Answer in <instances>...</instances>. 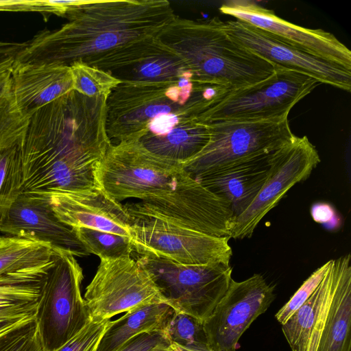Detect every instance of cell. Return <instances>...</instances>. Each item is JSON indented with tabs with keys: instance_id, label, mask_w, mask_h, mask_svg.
I'll list each match as a JSON object with an SVG mask.
<instances>
[{
	"instance_id": "obj_1",
	"label": "cell",
	"mask_w": 351,
	"mask_h": 351,
	"mask_svg": "<svg viewBox=\"0 0 351 351\" xmlns=\"http://www.w3.org/2000/svg\"><path fill=\"white\" fill-rule=\"evenodd\" d=\"M99 187L125 204L133 217L148 216L208 234L229 237L230 204L204 187L182 162L148 150L138 141L110 147L96 171ZM230 238V237H229Z\"/></svg>"
},
{
	"instance_id": "obj_2",
	"label": "cell",
	"mask_w": 351,
	"mask_h": 351,
	"mask_svg": "<svg viewBox=\"0 0 351 351\" xmlns=\"http://www.w3.org/2000/svg\"><path fill=\"white\" fill-rule=\"evenodd\" d=\"M106 98L73 90L31 116L20 147L23 193L99 187L96 171L112 145Z\"/></svg>"
},
{
	"instance_id": "obj_3",
	"label": "cell",
	"mask_w": 351,
	"mask_h": 351,
	"mask_svg": "<svg viewBox=\"0 0 351 351\" xmlns=\"http://www.w3.org/2000/svg\"><path fill=\"white\" fill-rule=\"evenodd\" d=\"M176 15L166 0L87 1L69 10L59 29H43L19 53L16 62L70 66L128 43L157 36Z\"/></svg>"
},
{
	"instance_id": "obj_4",
	"label": "cell",
	"mask_w": 351,
	"mask_h": 351,
	"mask_svg": "<svg viewBox=\"0 0 351 351\" xmlns=\"http://www.w3.org/2000/svg\"><path fill=\"white\" fill-rule=\"evenodd\" d=\"M158 38L181 57L198 88H239L267 79L274 70L272 64L232 40L218 17L176 16Z\"/></svg>"
},
{
	"instance_id": "obj_5",
	"label": "cell",
	"mask_w": 351,
	"mask_h": 351,
	"mask_svg": "<svg viewBox=\"0 0 351 351\" xmlns=\"http://www.w3.org/2000/svg\"><path fill=\"white\" fill-rule=\"evenodd\" d=\"M267 79L234 89H218L208 99L195 101L192 113L208 124L288 117L292 108L319 84L304 74L274 65Z\"/></svg>"
},
{
	"instance_id": "obj_6",
	"label": "cell",
	"mask_w": 351,
	"mask_h": 351,
	"mask_svg": "<svg viewBox=\"0 0 351 351\" xmlns=\"http://www.w3.org/2000/svg\"><path fill=\"white\" fill-rule=\"evenodd\" d=\"M83 279V269L76 256L57 249L36 314L43 351H57L90 321L81 292Z\"/></svg>"
},
{
	"instance_id": "obj_7",
	"label": "cell",
	"mask_w": 351,
	"mask_h": 351,
	"mask_svg": "<svg viewBox=\"0 0 351 351\" xmlns=\"http://www.w3.org/2000/svg\"><path fill=\"white\" fill-rule=\"evenodd\" d=\"M210 138L194 157L182 162L193 177L272 154L294 136L288 117L208 123Z\"/></svg>"
},
{
	"instance_id": "obj_8",
	"label": "cell",
	"mask_w": 351,
	"mask_h": 351,
	"mask_svg": "<svg viewBox=\"0 0 351 351\" xmlns=\"http://www.w3.org/2000/svg\"><path fill=\"white\" fill-rule=\"evenodd\" d=\"M152 275L174 311L204 322L226 293L232 278L230 265H182L164 259L137 258Z\"/></svg>"
},
{
	"instance_id": "obj_9",
	"label": "cell",
	"mask_w": 351,
	"mask_h": 351,
	"mask_svg": "<svg viewBox=\"0 0 351 351\" xmlns=\"http://www.w3.org/2000/svg\"><path fill=\"white\" fill-rule=\"evenodd\" d=\"M84 299L92 319H110L121 313L166 303L152 275L131 256L101 258Z\"/></svg>"
},
{
	"instance_id": "obj_10",
	"label": "cell",
	"mask_w": 351,
	"mask_h": 351,
	"mask_svg": "<svg viewBox=\"0 0 351 351\" xmlns=\"http://www.w3.org/2000/svg\"><path fill=\"white\" fill-rule=\"evenodd\" d=\"M133 218L130 241L133 251L140 256L182 265L230 264L232 250L229 237L208 234L154 217Z\"/></svg>"
},
{
	"instance_id": "obj_11",
	"label": "cell",
	"mask_w": 351,
	"mask_h": 351,
	"mask_svg": "<svg viewBox=\"0 0 351 351\" xmlns=\"http://www.w3.org/2000/svg\"><path fill=\"white\" fill-rule=\"evenodd\" d=\"M319 162L317 150L306 136L294 135L274 152L261 189L250 206L232 219L230 239L251 237L261 219L293 186L306 180Z\"/></svg>"
},
{
	"instance_id": "obj_12",
	"label": "cell",
	"mask_w": 351,
	"mask_h": 351,
	"mask_svg": "<svg viewBox=\"0 0 351 351\" xmlns=\"http://www.w3.org/2000/svg\"><path fill=\"white\" fill-rule=\"evenodd\" d=\"M274 290L259 274L239 282L232 279L226 293L203 322L208 348L237 351L240 337L274 300Z\"/></svg>"
},
{
	"instance_id": "obj_13",
	"label": "cell",
	"mask_w": 351,
	"mask_h": 351,
	"mask_svg": "<svg viewBox=\"0 0 351 351\" xmlns=\"http://www.w3.org/2000/svg\"><path fill=\"white\" fill-rule=\"evenodd\" d=\"M172 84L121 82L106 98V128L110 139L139 141L156 116L175 112L182 106L165 95Z\"/></svg>"
},
{
	"instance_id": "obj_14",
	"label": "cell",
	"mask_w": 351,
	"mask_h": 351,
	"mask_svg": "<svg viewBox=\"0 0 351 351\" xmlns=\"http://www.w3.org/2000/svg\"><path fill=\"white\" fill-rule=\"evenodd\" d=\"M234 41L273 65L282 66L346 91L351 89V70L297 49L267 32L238 19L224 22Z\"/></svg>"
},
{
	"instance_id": "obj_15",
	"label": "cell",
	"mask_w": 351,
	"mask_h": 351,
	"mask_svg": "<svg viewBox=\"0 0 351 351\" xmlns=\"http://www.w3.org/2000/svg\"><path fill=\"white\" fill-rule=\"evenodd\" d=\"M219 10L297 49L351 70L350 50L330 32L294 25L251 1H230L223 3Z\"/></svg>"
},
{
	"instance_id": "obj_16",
	"label": "cell",
	"mask_w": 351,
	"mask_h": 351,
	"mask_svg": "<svg viewBox=\"0 0 351 351\" xmlns=\"http://www.w3.org/2000/svg\"><path fill=\"white\" fill-rule=\"evenodd\" d=\"M87 64L121 82L177 84L188 71L181 57L157 36L134 41L90 60Z\"/></svg>"
},
{
	"instance_id": "obj_17",
	"label": "cell",
	"mask_w": 351,
	"mask_h": 351,
	"mask_svg": "<svg viewBox=\"0 0 351 351\" xmlns=\"http://www.w3.org/2000/svg\"><path fill=\"white\" fill-rule=\"evenodd\" d=\"M35 193L47 196L55 215L71 229L87 228L132 237L134 219L125 205L110 197L100 187Z\"/></svg>"
},
{
	"instance_id": "obj_18",
	"label": "cell",
	"mask_w": 351,
	"mask_h": 351,
	"mask_svg": "<svg viewBox=\"0 0 351 351\" xmlns=\"http://www.w3.org/2000/svg\"><path fill=\"white\" fill-rule=\"evenodd\" d=\"M0 232L43 241L76 257L90 255L73 230L57 218L47 197L41 193H21L0 221Z\"/></svg>"
},
{
	"instance_id": "obj_19",
	"label": "cell",
	"mask_w": 351,
	"mask_h": 351,
	"mask_svg": "<svg viewBox=\"0 0 351 351\" xmlns=\"http://www.w3.org/2000/svg\"><path fill=\"white\" fill-rule=\"evenodd\" d=\"M14 98L26 117L73 90L70 66L25 64L15 61L11 69Z\"/></svg>"
},
{
	"instance_id": "obj_20",
	"label": "cell",
	"mask_w": 351,
	"mask_h": 351,
	"mask_svg": "<svg viewBox=\"0 0 351 351\" xmlns=\"http://www.w3.org/2000/svg\"><path fill=\"white\" fill-rule=\"evenodd\" d=\"M271 155L232 165L195 178L230 204L234 219L250 206L261 189L268 174Z\"/></svg>"
},
{
	"instance_id": "obj_21",
	"label": "cell",
	"mask_w": 351,
	"mask_h": 351,
	"mask_svg": "<svg viewBox=\"0 0 351 351\" xmlns=\"http://www.w3.org/2000/svg\"><path fill=\"white\" fill-rule=\"evenodd\" d=\"M351 256L338 258L336 284L316 351H350Z\"/></svg>"
},
{
	"instance_id": "obj_22",
	"label": "cell",
	"mask_w": 351,
	"mask_h": 351,
	"mask_svg": "<svg viewBox=\"0 0 351 351\" xmlns=\"http://www.w3.org/2000/svg\"><path fill=\"white\" fill-rule=\"evenodd\" d=\"M209 138L208 125L191 114L186 103L178 123L169 133H147L138 141L154 154L182 162L199 153Z\"/></svg>"
},
{
	"instance_id": "obj_23",
	"label": "cell",
	"mask_w": 351,
	"mask_h": 351,
	"mask_svg": "<svg viewBox=\"0 0 351 351\" xmlns=\"http://www.w3.org/2000/svg\"><path fill=\"white\" fill-rule=\"evenodd\" d=\"M173 313L174 310L166 303L149 304L125 312L120 318L110 322L97 351H117L143 333L159 332L167 337Z\"/></svg>"
},
{
	"instance_id": "obj_24",
	"label": "cell",
	"mask_w": 351,
	"mask_h": 351,
	"mask_svg": "<svg viewBox=\"0 0 351 351\" xmlns=\"http://www.w3.org/2000/svg\"><path fill=\"white\" fill-rule=\"evenodd\" d=\"M338 271V259L330 260L328 270L310 298L282 325L292 351H306L319 315L332 298Z\"/></svg>"
},
{
	"instance_id": "obj_25",
	"label": "cell",
	"mask_w": 351,
	"mask_h": 351,
	"mask_svg": "<svg viewBox=\"0 0 351 351\" xmlns=\"http://www.w3.org/2000/svg\"><path fill=\"white\" fill-rule=\"evenodd\" d=\"M56 255L46 263L0 274V310L38 304Z\"/></svg>"
},
{
	"instance_id": "obj_26",
	"label": "cell",
	"mask_w": 351,
	"mask_h": 351,
	"mask_svg": "<svg viewBox=\"0 0 351 351\" xmlns=\"http://www.w3.org/2000/svg\"><path fill=\"white\" fill-rule=\"evenodd\" d=\"M57 249L34 239L0 236V274L53 259Z\"/></svg>"
},
{
	"instance_id": "obj_27",
	"label": "cell",
	"mask_w": 351,
	"mask_h": 351,
	"mask_svg": "<svg viewBox=\"0 0 351 351\" xmlns=\"http://www.w3.org/2000/svg\"><path fill=\"white\" fill-rule=\"evenodd\" d=\"M11 69L0 70V153L14 147H21L30 119L16 105Z\"/></svg>"
},
{
	"instance_id": "obj_28",
	"label": "cell",
	"mask_w": 351,
	"mask_h": 351,
	"mask_svg": "<svg viewBox=\"0 0 351 351\" xmlns=\"http://www.w3.org/2000/svg\"><path fill=\"white\" fill-rule=\"evenodd\" d=\"M19 146L0 153V221L23 193V167Z\"/></svg>"
},
{
	"instance_id": "obj_29",
	"label": "cell",
	"mask_w": 351,
	"mask_h": 351,
	"mask_svg": "<svg viewBox=\"0 0 351 351\" xmlns=\"http://www.w3.org/2000/svg\"><path fill=\"white\" fill-rule=\"evenodd\" d=\"M72 230L88 253L99 258L131 256L134 252L128 237L87 228Z\"/></svg>"
},
{
	"instance_id": "obj_30",
	"label": "cell",
	"mask_w": 351,
	"mask_h": 351,
	"mask_svg": "<svg viewBox=\"0 0 351 351\" xmlns=\"http://www.w3.org/2000/svg\"><path fill=\"white\" fill-rule=\"evenodd\" d=\"M73 90L89 97H108L121 81L109 73L81 61L70 66Z\"/></svg>"
},
{
	"instance_id": "obj_31",
	"label": "cell",
	"mask_w": 351,
	"mask_h": 351,
	"mask_svg": "<svg viewBox=\"0 0 351 351\" xmlns=\"http://www.w3.org/2000/svg\"><path fill=\"white\" fill-rule=\"evenodd\" d=\"M167 335L171 343L179 345L207 344L203 323L183 313L174 311Z\"/></svg>"
},
{
	"instance_id": "obj_32",
	"label": "cell",
	"mask_w": 351,
	"mask_h": 351,
	"mask_svg": "<svg viewBox=\"0 0 351 351\" xmlns=\"http://www.w3.org/2000/svg\"><path fill=\"white\" fill-rule=\"evenodd\" d=\"M0 351H43L36 317L0 335Z\"/></svg>"
},
{
	"instance_id": "obj_33",
	"label": "cell",
	"mask_w": 351,
	"mask_h": 351,
	"mask_svg": "<svg viewBox=\"0 0 351 351\" xmlns=\"http://www.w3.org/2000/svg\"><path fill=\"white\" fill-rule=\"evenodd\" d=\"M330 261L318 267L300 288L276 313L275 317L281 324H284L289 317L310 298L325 276Z\"/></svg>"
},
{
	"instance_id": "obj_34",
	"label": "cell",
	"mask_w": 351,
	"mask_h": 351,
	"mask_svg": "<svg viewBox=\"0 0 351 351\" xmlns=\"http://www.w3.org/2000/svg\"><path fill=\"white\" fill-rule=\"evenodd\" d=\"M110 319H92L57 351H97Z\"/></svg>"
},
{
	"instance_id": "obj_35",
	"label": "cell",
	"mask_w": 351,
	"mask_h": 351,
	"mask_svg": "<svg viewBox=\"0 0 351 351\" xmlns=\"http://www.w3.org/2000/svg\"><path fill=\"white\" fill-rule=\"evenodd\" d=\"M69 9L67 1H0V11L38 12L65 16Z\"/></svg>"
},
{
	"instance_id": "obj_36",
	"label": "cell",
	"mask_w": 351,
	"mask_h": 351,
	"mask_svg": "<svg viewBox=\"0 0 351 351\" xmlns=\"http://www.w3.org/2000/svg\"><path fill=\"white\" fill-rule=\"evenodd\" d=\"M36 305L0 310V335L36 317Z\"/></svg>"
},
{
	"instance_id": "obj_37",
	"label": "cell",
	"mask_w": 351,
	"mask_h": 351,
	"mask_svg": "<svg viewBox=\"0 0 351 351\" xmlns=\"http://www.w3.org/2000/svg\"><path fill=\"white\" fill-rule=\"evenodd\" d=\"M167 337L159 332L141 334L130 339L117 351H151L160 345H170Z\"/></svg>"
},
{
	"instance_id": "obj_38",
	"label": "cell",
	"mask_w": 351,
	"mask_h": 351,
	"mask_svg": "<svg viewBox=\"0 0 351 351\" xmlns=\"http://www.w3.org/2000/svg\"><path fill=\"white\" fill-rule=\"evenodd\" d=\"M184 106L177 112L162 114L154 117L148 125V132L156 136L169 133L179 122Z\"/></svg>"
},
{
	"instance_id": "obj_39",
	"label": "cell",
	"mask_w": 351,
	"mask_h": 351,
	"mask_svg": "<svg viewBox=\"0 0 351 351\" xmlns=\"http://www.w3.org/2000/svg\"><path fill=\"white\" fill-rule=\"evenodd\" d=\"M171 347L172 351H215L210 349L207 344L203 343L182 346L171 343Z\"/></svg>"
},
{
	"instance_id": "obj_40",
	"label": "cell",
	"mask_w": 351,
	"mask_h": 351,
	"mask_svg": "<svg viewBox=\"0 0 351 351\" xmlns=\"http://www.w3.org/2000/svg\"><path fill=\"white\" fill-rule=\"evenodd\" d=\"M170 345H160L156 348H154L151 351H172L171 347Z\"/></svg>"
},
{
	"instance_id": "obj_41",
	"label": "cell",
	"mask_w": 351,
	"mask_h": 351,
	"mask_svg": "<svg viewBox=\"0 0 351 351\" xmlns=\"http://www.w3.org/2000/svg\"><path fill=\"white\" fill-rule=\"evenodd\" d=\"M1 236V235H0Z\"/></svg>"
}]
</instances>
